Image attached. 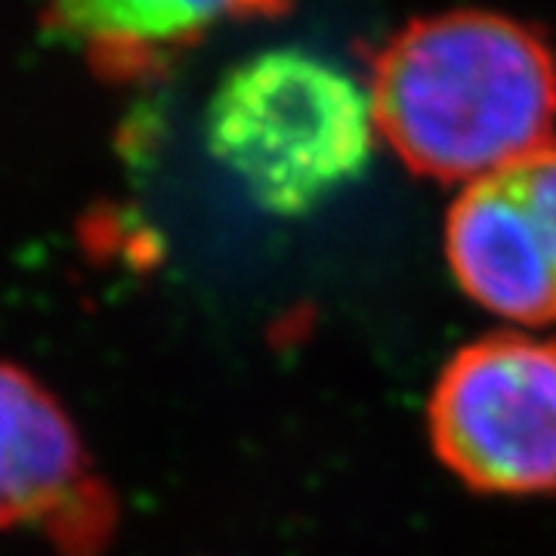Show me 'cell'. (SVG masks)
<instances>
[{"mask_svg": "<svg viewBox=\"0 0 556 556\" xmlns=\"http://www.w3.org/2000/svg\"><path fill=\"white\" fill-rule=\"evenodd\" d=\"M445 257L492 316L529 328L556 321V142L457 192Z\"/></svg>", "mask_w": 556, "mask_h": 556, "instance_id": "5", "label": "cell"}, {"mask_svg": "<svg viewBox=\"0 0 556 556\" xmlns=\"http://www.w3.org/2000/svg\"><path fill=\"white\" fill-rule=\"evenodd\" d=\"M204 139L257 207L300 217L365 174L380 130L362 80L328 56L276 47L223 75Z\"/></svg>", "mask_w": 556, "mask_h": 556, "instance_id": "2", "label": "cell"}, {"mask_svg": "<svg viewBox=\"0 0 556 556\" xmlns=\"http://www.w3.org/2000/svg\"><path fill=\"white\" fill-rule=\"evenodd\" d=\"M251 13L229 3H60L43 28L75 43L102 78L134 80L164 68L219 20Z\"/></svg>", "mask_w": 556, "mask_h": 556, "instance_id": "6", "label": "cell"}, {"mask_svg": "<svg viewBox=\"0 0 556 556\" xmlns=\"http://www.w3.org/2000/svg\"><path fill=\"white\" fill-rule=\"evenodd\" d=\"M118 519V497L60 399L0 358V532H31L60 556H105Z\"/></svg>", "mask_w": 556, "mask_h": 556, "instance_id": "4", "label": "cell"}, {"mask_svg": "<svg viewBox=\"0 0 556 556\" xmlns=\"http://www.w3.org/2000/svg\"><path fill=\"white\" fill-rule=\"evenodd\" d=\"M439 460L477 492L556 489V340L497 331L460 346L427 402Z\"/></svg>", "mask_w": 556, "mask_h": 556, "instance_id": "3", "label": "cell"}, {"mask_svg": "<svg viewBox=\"0 0 556 556\" xmlns=\"http://www.w3.org/2000/svg\"><path fill=\"white\" fill-rule=\"evenodd\" d=\"M380 139L420 177L477 182L554 142L556 53L492 10L408 22L371 68Z\"/></svg>", "mask_w": 556, "mask_h": 556, "instance_id": "1", "label": "cell"}]
</instances>
